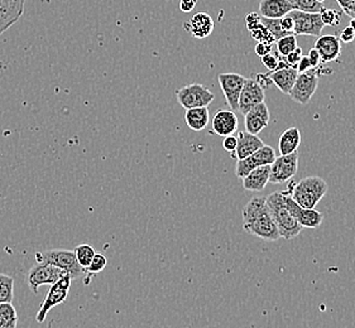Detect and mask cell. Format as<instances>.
I'll list each match as a JSON object with an SVG mask.
<instances>
[{
  "instance_id": "4dcf8cb0",
  "label": "cell",
  "mask_w": 355,
  "mask_h": 328,
  "mask_svg": "<svg viewBox=\"0 0 355 328\" xmlns=\"http://www.w3.org/2000/svg\"><path fill=\"white\" fill-rule=\"evenodd\" d=\"M107 264V259L105 257V255H103V254H100V253H96V254L94 255L93 260H92L90 265L86 268L85 284H89L87 275H95V274H98L100 271H104Z\"/></svg>"
},
{
  "instance_id": "ffe728a7",
  "label": "cell",
  "mask_w": 355,
  "mask_h": 328,
  "mask_svg": "<svg viewBox=\"0 0 355 328\" xmlns=\"http://www.w3.org/2000/svg\"><path fill=\"white\" fill-rule=\"evenodd\" d=\"M184 28L193 38L204 39L213 33V18L207 13H196L190 21L184 23Z\"/></svg>"
},
{
  "instance_id": "e0dca14e",
  "label": "cell",
  "mask_w": 355,
  "mask_h": 328,
  "mask_svg": "<svg viewBox=\"0 0 355 328\" xmlns=\"http://www.w3.org/2000/svg\"><path fill=\"white\" fill-rule=\"evenodd\" d=\"M267 76L270 78V82L277 86L278 90L281 93L290 95L291 93L292 87L296 82V79L299 76V72L296 69L290 67L288 64L284 62V60L281 58L279 64H278L277 69L275 71L267 73Z\"/></svg>"
},
{
  "instance_id": "44dd1931",
  "label": "cell",
  "mask_w": 355,
  "mask_h": 328,
  "mask_svg": "<svg viewBox=\"0 0 355 328\" xmlns=\"http://www.w3.org/2000/svg\"><path fill=\"white\" fill-rule=\"evenodd\" d=\"M236 139H238L236 148L233 153H230V157L234 158L236 161L252 156L254 152L261 149L264 145L259 136L249 134L247 131H239Z\"/></svg>"
},
{
  "instance_id": "277c9868",
  "label": "cell",
  "mask_w": 355,
  "mask_h": 328,
  "mask_svg": "<svg viewBox=\"0 0 355 328\" xmlns=\"http://www.w3.org/2000/svg\"><path fill=\"white\" fill-rule=\"evenodd\" d=\"M37 263H46L53 265L64 273L70 274L72 279L85 277L86 271L78 264L75 253L71 250L51 249L46 251H38L35 255Z\"/></svg>"
},
{
  "instance_id": "60d3db41",
  "label": "cell",
  "mask_w": 355,
  "mask_h": 328,
  "mask_svg": "<svg viewBox=\"0 0 355 328\" xmlns=\"http://www.w3.org/2000/svg\"><path fill=\"white\" fill-rule=\"evenodd\" d=\"M198 0H180V10L182 13H190L196 7Z\"/></svg>"
},
{
  "instance_id": "5b68a950",
  "label": "cell",
  "mask_w": 355,
  "mask_h": 328,
  "mask_svg": "<svg viewBox=\"0 0 355 328\" xmlns=\"http://www.w3.org/2000/svg\"><path fill=\"white\" fill-rule=\"evenodd\" d=\"M72 278L69 274H64L62 278L57 280L55 284H52L50 291L47 293L46 298L43 300L41 308L38 309L36 314V321L38 323H43L47 314L52 308L57 307L60 304H62L64 300L69 297V292L71 288Z\"/></svg>"
},
{
  "instance_id": "cb8c5ba5",
  "label": "cell",
  "mask_w": 355,
  "mask_h": 328,
  "mask_svg": "<svg viewBox=\"0 0 355 328\" xmlns=\"http://www.w3.org/2000/svg\"><path fill=\"white\" fill-rule=\"evenodd\" d=\"M300 145H301V131L296 127L286 129L279 136L278 150H279L281 156H286V154H291L293 152H297Z\"/></svg>"
},
{
  "instance_id": "484cf974",
  "label": "cell",
  "mask_w": 355,
  "mask_h": 328,
  "mask_svg": "<svg viewBox=\"0 0 355 328\" xmlns=\"http://www.w3.org/2000/svg\"><path fill=\"white\" fill-rule=\"evenodd\" d=\"M18 314L12 303H0V328H17Z\"/></svg>"
},
{
  "instance_id": "7dc6e473",
  "label": "cell",
  "mask_w": 355,
  "mask_h": 328,
  "mask_svg": "<svg viewBox=\"0 0 355 328\" xmlns=\"http://www.w3.org/2000/svg\"><path fill=\"white\" fill-rule=\"evenodd\" d=\"M350 19H352V21H350V24H349V26H350L352 28L354 29L355 32V17L354 18H350Z\"/></svg>"
},
{
  "instance_id": "d590c367",
  "label": "cell",
  "mask_w": 355,
  "mask_h": 328,
  "mask_svg": "<svg viewBox=\"0 0 355 328\" xmlns=\"http://www.w3.org/2000/svg\"><path fill=\"white\" fill-rule=\"evenodd\" d=\"M304 56V53H302V50L297 47L296 50L292 51L291 53H288L286 57H282L284 62L288 64L290 67H293V69H296L297 67V64H299L300 61H301V58Z\"/></svg>"
},
{
  "instance_id": "52a82bcc",
  "label": "cell",
  "mask_w": 355,
  "mask_h": 328,
  "mask_svg": "<svg viewBox=\"0 0 355 328\" xmlns=\"http://www.w3.org/2000/svg\"><path fill=\"white\" fill-rule=\"evenodd\" d=\"M176 98L178 104L185 107L186 110H189L193 107H209L215 99V95L205 85L191 84L182 89H178L176 91Z\"/></svg>"
},
{
  "instance_id": "4316f807",
  "label": "cell",
  "mask_w": 355,
  "mask_h": 328,
  "mask_svg": "<svg viewBox=\"0 0 355 328\" xmlns=\"http://www.w3.org/2000/svg\"><path fill=\"white\" fill-rule=\"evenodd\" d=\"M15 300V279L0 273V303H12Z\"/></svg>"
},
{
  "instance_id": "836d02e7",
  "label": "cell",
  "mask_w": 355,
  "mask_h": 328,
  "mask_svg": "<svg viewBox=\"0 0 355 328\" xmlns=\"http://www.w3.org/2000/svg\"><path fill=\"white\" fill-rule=\"evenodd\" d=\"M250 35L258 42L270 43V44H273V43L276 42L273 36L270 35V30L263 26L262 21H261V24L256 29H253L250 32Z\"/></svg>"
},
{
  "instance_id": "7a4b0ae2",
  "label": "cell",
  "mask_w": 355,
  "mask_h": 328,
  "mask_svg": "<svg viewBox=\"0 0 355 328\" xmlns=\"http://www.w3.org/2000/svg\"><path fill=\"white\" fill-rule=\"evenodd\" d=\"M327 190L329 187L325 179L318 176H310L301 179L296 185H290L288 191L286 192H288L292 200L300 206L304 208H315L320 201L325 197Z\"/></svg>"
},
{
  "instance_id": "6da1fadb",
  "label": "cell",
  "mask_w": 355,
  "mask_h": 328,
  "mask_svg": "<svg viewBox=\"0 0 355 328\" xmlns=\"http://www.w3.org/2000/svg\"><path fill=\"white\" fill-rule=\"evenodd\" d=\"M242 216L243 228L250 235L257 236L266 242H277L281 239L266 197L257 196L250 199L242 210Z\"/></svg>"
},
{
  "instance_id": "74e56055",
  "label": "cell",
  "mask_w": 355,
  "mask_h": 328,
  "mask_svg": "<svg viewBox=\"0 0 355 328\" xmlns=\"http://www.w3.org/2000/svg\"><path fill=\"white\" fill-rule=\"evenodd\" d=\"M341 43H352L355 39V32L354 29L352 28L350 26L345 27L340 32V36H339Z\"/></svg>"
},
{
  "instance_id": "f6af8a7d",
  "label": "cell",
  "mask_w": 355,
  "mask_h": 328,
  "mask_svg": "<svg viewBox=\"0 0 355 328\" xmlns=\"http://www.w3.org/2000/svg\"><path fill=\"white\" fill-rule=\"evenodd\" d=\"M353 1H354V0H336V3L340 6L343 12H344L345 9H348V8L353 4Z\"/></svg>"
},
{
  "instance_id": "8fae6325",
  "label": "cell",
  "mask_w": 355,
  "mask_h": 328,
  "mask_svg": "<svg viewBox=\"0 0 355 328\" xmlns=\"http://www.w3.org/2000/svg\"><path fill=\"white\" fill-rule=\"evenodd\" d=\"M290 17L295 21L293 35L296 36L320 37L324 29L320 13H305L300 10H292Z\"/></svg>"
},
{
  "instance_id": "f35d334b",
  "label": "cell",
  "mask_w": 355,
  "mask_h": 328,
  "mask_svg": "<svg viewBox=\"0 0 355 328\" xmlns=\"http://www.w3.org/2000/svg\"><path fill=\"white\" fill-rule=\"evenodd\" d=\"M245 24H247L249 32H252L253 29H256L261 24V15H257V13H250L245 18Z\"/></svg>"
},
{
  "instance_id": "bcb514c9",
  "label": "cell",
  "mask_w": 355,
  "mask_h": 328,
  "mask_svg": "<svg viewBox=\"0 0 355 328\" xmlns=\"http://www.w3.org/2000/svg\"><path fill=\"white\" fill-rule=\"evenodd\" d=\"M344 15H348L350 18H354L355 17V0L353 1V4L348 8V9H345L344 12H343Z\"/></svg>"
},
{
  "instance_id": "f546056e",
  "label": "cell",
  "mask_w": 355,
  "mask_h": 328,
  "mask_svg": "<svg viewBox=\"0 0 355 328\" xmlns=\"http://www.w3.org/2000/svg\"><path fill=\"white\" fill-rule=\"evenodd\" d=\"M276 44H277L278 55L281 57H286L288 53H291L292 51L297 48V38H296V35H288V36L278 39Z\"/></svg>"
},
{
  "instance_id": "d4e9b609",
  "label": "cell",
  "mask_w": 355,
  "mask_h": 328,
  "mask_svg": "<svg viewBox=\"0 0 355 328\" xmlns=\"http://www.w3.org/2000/svg\"><path fill=\"white\" fill-rule=\"evenodd\" d=\"M185 122L193 131H202L210 122L207 107H193L186 110Z\"/></svg>"
},
{
  "instance_id": "ba28073f",
  "label": "cell",
  "mask_w": 355,
  "mask_h": 328,
  "mask_svg": "<svg viewBox=\"0 0 355 328\" xmlns=\"http://www.w3.org/2000/svg\"><path fill=\"white\" fill-rule=\"evenodd\" d=\"M299 171V152L276 158L270 164V183L282 185L293 179Z\"/></svg>"
},
{
  "instance_id": "8992f818",
  "label": "cell",
  "mask_w": 355,
  "mask_h": 328,
  "mask_svg": "<svg viewBox=\"0 0 355 328\" xmlns=\"http://www.w3.org/2000/svg\"><path fill=\"white\" fill-rule=\"evenodd\" d=\"M64 274H67V273H64V271L58 269L53 265L36 263L27 273L26 283L32 293L37 294L40 286H52L56 283L57 280L62 278Z\"/></svg>"
},
{
  "instance_id": "30bf717a",
  "label": "cell",
  "mask_w": 355,
  "mask_h": 328,
  "mask_svg": "<svg viewBox=\"0 0 355 328\" xmlns=\"http://www.w3.org/2000/svg\"><path fill=\"white\" fill-rule=\"evenodd\" d=\"M276 152L270 147L264 144L261 149L254 152L252 156L241 159L236 162L235 167V176L238 179H243L245 176H248L250 172L256 170L258 167L272 164L276 161Z\"/></svg>"
},
{
  "instance_id": "e575fe53",
  "label": "cell",
  "mask_w": 355,
  "mask_h": 328,
  "mask_svg": "<svg viewBox=\"0 0 355 328\" xmlns=\"http://www.w3.org/2000/svg\"><path fill=\"white\" fill-rule=\"evenodd\" d=\"M281 58L282 57L278 55V52H270V53H267V55L261 57V60H262V64L270 70V72H272L277 69Z\"/></svg>"
},
{
  "instance_id": "2e32d148",
  "label": "cell",
  "mask_w": 355,
  "mask_h": 328,
  "mask_svg": "<svg viewBox=\"0 0 355 328\" xmlns=\"http://www.w3.org/2000/svg\"><path fill=\"white\" fill-rule=\"evenodd\" d=\"M26 7V0H0V37L19 21Z\"/></svg>"
},
{
  "instance_id": "7bdbcfd3",
  "label": "cell",
  "mask_w": 355,
  "mask_h": 328,
  "mask_svg": "<svg viewBox=\"0 0 355 328\" xmlns=\"http://www.w3.org/2000/svg\"><path fill=\"white\" fill-rule=\"evenodd\" d=\"M307 57H309V60H310V62H311L313 69H318V67L320 66V64L322 62V61H321V56H320L319 52L315 50V48H311V50H310L309 55H307Z\"/></svg>"
},
{
  "instance_id": "d6986e66",
  "label": "cell",
  "mask_w": 355,
  "mask_h": 328,
  "mask_svg": "<svg viewBox=\"0 0 355 328\" xmlns=\"http://www.w3.org/2000/svg\"><path fill=\"white\" fill-rule=\"evenodd\" d=\"M313 48L319 52L322 64H329V62L336 61L340 56V39L335 35L320 36L318 37V41L315 42Z\"/></svg>"
},
{
  "instance_id": "1f68e13d",
  "label": "cell",
  "mask_w": 355,
  "mask_h": 328,
  "mask_svg": "<svg viewBox=\"0 0 355 328\" xmlns=\"http://www.w3.org/2000/svg\"><path fill=\"white\" fill-rule=\"evenodd\" d=\"M261 21H262L263 26L270 30V35L273 36L276 42H277L278 39L288 36V33L284 32L282 27H281L279 19H270V18H263V17H261Z\"/></svg>"
},
{
  "instance_id": "83f0119b",
  "label": "cell",
  "mask_w": 355,
  "mask_h": 328,
  "mask_svg": "<svg viewBox=\"0 0 355 328\" xmlns=\"http://www.w3.org/2000/svg\"><path fill=\"white\" fill-rule=\"evenodd\" d=\"M76 259H78V264L81 265L86 271V268L90 265L93 260L94 255L96 254V251L94 250L93 246L87 245V244H81L73 250Z\"/></svg>"
},
{
  "instance_id": "ac0fdd59",
  "label": "cell",
  "mask_w": 355,
  "mask_h": 328,
  "mask_svg": "<svg viewBox=\"0 0 355 328\" xmlns=\"http://www.w3.org/2000/svg\"><path fill=\"white\" fill-rule=\"evenodd\" d=\"M238 125L239 122L235 111L220 109L214 115L211 131L219 136H233L238 131Z\"/></svg>"
},
{
  "instance_id": "8d00e7d4",
  "label": "cell",
  "mask_w": 355,
  "mask_h": 328,
  "mask_svg": "<svg viewBox=\"0 0 355 328\" xmlns=\"http://www.w3.org/2000/svg\"><path fill=\"white\" fill-rule=\"evenodd\" d=\"M281 27L284 29V32H287L288 35H293V28H295V21L292 19V17L290 15H284L281 19Z\"/></svg>"
},
{
  "instance_id": "b9f144b4",
  "label": "cell",
  "mask_w": 355,
  "mask_h": 328,
  "mask_svg": "<svg viewBox=\"0 0 355 328\" xmlns=\"http://www.w3.org/2000/svg\"><path fill=\"white\" fill-rule=\"evenodd\" d=\"M272 46H273V44H270V43L258 42L257 43L254 51H256V53L259 57H263L264 55L272 52Z\"/></svg>"
},
{
  "instance_id": "c3c4849f",
  "label": "cell",
  "mask_w": 355,
  "mask_h": 328,
  "mask_svg": "<svg viewBox=\"0 0 355 328\" xmlns=\"http://www.w3.org/2000/svg\"><path fill=\"white\" fill-rule=\"evenodd\" d=\"M318 1H320V3H322V4H324V1H325V0H318Z\"/></svg>"
},
{
  "instance_id": "7c38bea8",
  "label": "cell",
  "mask_w": 355,
  "mask_h": 328,
  "mask_svg": "<svg viewBox=\"0 0 355 328\" xmlns=\"http://www.w3.org/2000/svg\"><path fill=\"white\" fill-rule=\"evenodd\" d=\"M218 80L220 84L221 91L225 96L227 107H230V110L233 111H238V101L247 79L239 73L227 72V73H220L218 76Z\"/></svg>"
},
{
  "instance_id": "5bb4252c",
  "label": "cell",
  "mask_w": 355,
  "mask_h": 328,
  "mask_svg": "<svg viewBox=\"0 0 355 328\" xmlns=\"http://www.w3.org/2000/svg\"><path fill=\"white\" fill-rule=\"evenodd\" d=\"M264 99H266V93L263 86L256 79H247L238 101V111L245 115L252 107L264 102Z\"/></svg>"
},
{
  "instance_id": "9a60e30c",
  "label": "cell",
  "mask_w": 355,
  "mask_h": 328,
  "mask_svg": "<svg viewBox=\"0 0 355 328\" xmlns=\"http://www.w3.org/2000/svg\"><path fill=\"white\" fill-rule=\"evenodd\" d=\"M270 120V109L266 102H261L257 107H252L248 113L244 115L245 131L249 134L258 136L263 129L268 127Z\"/></svg>"
},
{
  "instance_id": "9c48e42d",
  "label": "cell",
  "mask_w": 355,
  "mask_h": 328,
  "mask_svg": "<svg viewBox=\"0 0 355 328\" xmlns=\"http://www.w3.org/2000/svg\"><path fill=\"white\" fill-rule=\"evenodd\" d=\"M318 85H319V73L316 71V69L302 72L299 73L296 82L292 87L290 96L295 102L306 105L316 93Z\"/></svg>"
},
{
  "instance_id": "f1b7e54d",
  "label": "cell",
  "mask_w": 355,
  "mask_h": 328,
  "mask_svg": "<svg viewBox=\"0 0 355 328\" xmlns=\"http://www.w3.org/2000/svg\"><path fill=\"white\" fill-rule=\"evenodd\" d=\"M295 10L305 12V13H320L324 7L322 3L318 0H288Z\"/></svg>"
},
{
  "instance_id": "ab89813d",
  "label": "cell",
  "mask_w": 355,
  "mask_h": 328,
  "mask_svg": "<svg viewBox=\"0 0 355 328\" xmlns=\"http://www.w3.org/2000/svg\"><path fill=\"white\" fill-rule=\"evenodd\" d=\"M236 144H238V139H236V136H235L234 134H233V136H224V140H223V148L227 150V152L233 153L235 148H236Z\"/></svg>"
},
{
  "instance_id": "d6a6232c",
  "label": "cell",
  "mask_w": 355,
  "mask_h": 328,
  "mask_svg": "<svg viewBox=\"0 0 355 328\" xmlns=\"http://www.w3.org/2000/svg\"><path fill=\"white\" fill-rule=\"evenodd\" d=\"M341 12L335 10V9H329V8H324L320 10V15H321V21L324 26H338L340 24L341 21Z\"/></svg>"
},
{
  "instance_id": "3957f363",
  "label": "cell",
  "mask_w": 355,
  "mask_h": 328,
  "mask_svg": "<svg viewBox=\"0 0 355 328\" xmlns=\"http://www.w3.org/2000/svg\"><path fill=\"white\" fill-rule=\"evenodd\" d=\"M266 201L281 237H284V240H292L299 236L302 228L286 206L282 191L270 193V196L266 197Z\"/></svg>"
},
{
  "instance_id": "7402d4cb",
  "label": "cell",
  "mask_w": 355,
  "mask_h": 328,
  "mask_svg": "<svg viewBox=\"0 0 355 328\" xmlns=\"http://www.w3.org/2000/svg\"><path fill=\"white\" fill-rule=\"evenodd\" d=\"M270 164L258 167L245 176L243 181V187L249 192H262L270 183Z\"/></svg>"
},
{
  "instance_id": "603a6c76",
  "label": "cell",
  "mask_w": 355,
  "mask_h": 328,
  "mask_svg": "<svg viewBox=\"0 0 355 328\" xmlns=\"http://www.w3.org/2000/svg\"><path fill=\"white\" fill-rule=\"evenodd\" d=\"M295 10L288 0H261L259 13L263 18L281 19L284 15H290Z\"/></svg>"
},
{
  "instance_id": "4fadbf2b",
  "label": "cell",
  "mask_w": 355,
  "mask_h": 328,
  "mask_svg": "<svg viewBox=\"0 0 355 328\" xmlns=\"http://www.w3.org/2000/svg\"><path fill=\"white\" fill-rule=\"evenodd\" d=\"M284 193V200L288 211L291 212L295 220L299 222L301 228H318L324 221V215L321 214L315 208H304V207L297 205L295 201L292 200L291 196L288 193Z\"/></svg>"
},
{
  "instance_id": "ee69618b",
  "label": "cell",
  "mask_w": 355,
  "mask_h": 328,
  "mask_svg": "<svg viewBox=\"0 0 355 328\" xmlns=\"http://www.w3.org/2000/svg\"><path fill=\"white\" fill-rule=\"evenodd\" d=\"M313 69V66H311V62H310V60L307 56H302L301 58V61H300L299 64H297V67H296V70L299 73H302V72L309 71V70H311Z\"/></svg>"
}]
</instances>
